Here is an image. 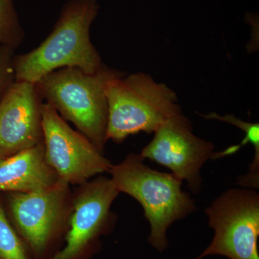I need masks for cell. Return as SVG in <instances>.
Instances as JSON below:
<instances>
[{
    "label": "cell",
    "mask_w": 259,
    "mask_h": 259,
    "mask_svg": "<svg viewBox=\"0 0 259 259\" xmlns=\"http://www.w3.org/2000/svg\"><path fill=\"white\" fill-rule=\"evenodd\" d=\"M100 0H69L61 8L49 36L33 50L13 59L15 81L36 83L63 68H78L94 74L103 67L90 39Z\"/></svg>",
    "instance_id": "6da1fadb"
},
{
    "label": "cell",
    "mask_w": 259,
    "mask_h": 259,
    "mask_svg": "<svg viewBox=\"0 0 259 259\" xmlns=\"http://www.w3.org/2000/svg\"><path fill=\"white\" fill-rule=\"evenodd\" d=\"M141 154L131 153L123 161L112 165L111 180L119 192L134 197L142 205L151 226L148 241L162 252L168 247L166 232L179 220L197 209L194 199L182 190L178 177L153 170Z\"/></svg>",
    "instance_id": "7a4b0ae2"
},
{
    "label": "cell",
    "mask_w": 259,
    "mask_h": 259,
    "mask_svg": "<svg viewBox=\"0 0 259 259\" xmlns=\"http://www.w3.org/2000/svg\"><path fill=\"white\" fill-rule=\"evenodd\" d=\"M120 73L105 66L94 74L78 68H63L44 76L35 85L42 100L103 153L108 120L106 84Z\"/></svg>",
    "instance_id": "3957f363"
},
{
    "label": "cell",
    "mask_w": 259,
    "mask_h": 259,
    "mask_svg": "<svg viewBox=\"0 0 259 259\" xmlns=\"http://www.w3.org/2000/svg\"><path fill=\"white\" fill-rule=\"evenodd\" d=\"M105 92L107 141L121 143L131 135L154 133L165 121L181 113L175 92L142 72L116 75L107 81Z\"/></svg>",
    "instance_id": "277c9868"
},
{
    "label": "cell",
    "mask_w": 259,
    "mask_h": 259,
    "mask_svg": "<svg viewBox=\"0 0 259 259\" xmlns=\"http://www.w3.org/2000/svg\"><path fill=\"white\" fill-rule=\"evenodd\" d=\"M70 185L60 180L37 192H12L9 207L18 234L35 259H46L66 232L71 212Z\"/></svg>",
    "instance_id": "5b68a950"
},
{
    "label": "cell",
    "mask_w": 259,
    "mask_h": 259,
    "mask_svg": "<svg viewBox=\"0 0 259 259\" xmlns=\"http://www.w3.org/2000/svg\"><path fill=\"white\" fill-rule=\"evenodd\" d=\"M214 235L194 259L220 255L229 259H259V195L254 190L232 189L205 209Z\"/></svg>",
    "instance_id": "8992f818"
},
{
    "label": "cell",
    "mask_w": 259,
    "mask_h": 259,
    "mask_svg": "<svg viewBox=\"0 0 259 259\" xmlns=\"http://www.w3.org/2000/svg\"><path fill=\"white\" fill-rule=\"evenodd\" d=\"M41 115L46 161L59 179L80 186L110 171V160L83 135L71 128L47 102L42 103Z\"/></svg>",
    "instance_id": "52a82bcc"
},
{
    "label": "cell",
    "mask_w": 259,
    "mask_h": 259,
    "mask_svg": "<svg viewBox=\"0 0 259 259\" xmlns=\"http://www.w3.org/2000/svg\"><path fill=\"white\" fill-rule=\"evenodd\" d=\"M119 191L105 177L80 185L72 194L64 246L48 259H84L111 220V206Z\"/></svg>",
    "instance_id": "ba28073f"
},
{
    "label": "cell",
    "mask_w": 259,
    "mask_h": 259,
    "mask_svg": "<svg viewBox=\"0 0 259 259\" xmlns=\"http://www.w3.org/2000/svg\"><path fill=\"white\" fill-rule=\"evenodd\" d=\"M213 149L214 145L196 136L190 121L180 113L155 131L152 141L143 148L141 155L166 166L197 193L202 185L201 168L212 158Z\"/></svg>",
    "instance_id": "9c48e42d"
},
{
    "label": "cell",
    "mask_w": 259,
    "mask_h": 259,
    "mask_svg": "<svg viewBox=\"0 0 259 259\" xmlns=\"http://www.w3.org/2000/svg\"><path fill=\"white\" fill-rule=\"evenodd\" d=\"M42 97L35 83L15 81L0 101V148L5 156L42 142Z\"/></svg>",
    "instance_id": "30bf717a"
},
{
    "label": "cell",
    "mask_w": 259,
    "mask_h": 259,
    "mask_svg": "<svg viewBox=\"0 0 259 259\" xmlns=\"http://www.w3.org/2000/svg\"><path fill=\"white\" fill-rule=\"evenodd\" d=\"M58 180L59 177L46 161L44 141L0 158V191L37 192L49 188Z\"/></svg>",
    "instance_id": "8fae6325"
},
{
    "label": "cell",
    "mask_w": 259,
    "mask_h": 259,
    "mask_svg": "<svg viewBox=\"0 0 259 259\" xmlns=\"http://www.w3.org/2000/svg\"><path fill=\"white\" fill-rule=\"evenodd\" d=\"M204 118L212 119L223 121L227 123L236 126L238 128L244 131L245 139L240 145L231 146L227 148L223 152L213 153L212 159L221 158L224 156H229L239 151L242 146L250 143L254 147L255 155L253 162L250 163L249 171L245 176L238 179V185L244 187H251V188L258 189L259 185V125L258 123H252V122H245V121L238 118L233 115H226L221 116L216 113H209L208 115H202Z\"/></svg>",
    "instance_id": "7c38bea8"
},
{
    "label": "cell",
    "mask_w": 259,
    "mask_h": 259,
    "mask_svg": "<svg viewBox=\"0 0 259 259\" xmlns=\"http://www.w3.org/2000/svg\"><path fill=\"white\" fill-rule=\"evenodd\" d=\"M0 259H30V253L12 226L0 201Z\"/></svg>",
    "instance_id": "4fadbf2b"
},
{
    "label": "cell",
    "mask_w": 259,
    "mask_h": 259,
    "mask_svg": "<svg viewBox=\"0 0 259 259\" xmlns=\"http://www.w3.org/2000/svg\"><path fill=\"white\" fill-rule=\"evenodd\" d=\"M25 37L13 0H0V44L18 47Z\"/></svg>",
    "instance_id": "5bb4252c"
},
{
    "label": "cell",
    "mask_w": 259,
    "mask_h": 259,
    "mask_svg": "<svg viewBox=\"0 0 259 259\" xmlns=\"http://www.w3.org/2000/svg\"><path fill=\"white\" fill-rule=\"evenodd\" d=\"M13 48L7 47L0 53V90L3 88L5 79L10 74L15 75L13 60L11 59V53Z\"/></svg>",
    "instance_id": "9a60e30c"
},
{
    "label": "cell",
    "mask_w": 259,
    "mask_h": 259,
    "mask_svg": "<svg viewBox=\"0 0 259 259\" xmlns=\"http://www.w3.org/2000/svg\"><path fill=\"white\" fill-rule=\"evenodd\" d=\"M7 157V156H5L4 152H3V150H2V148H0V158Z\"/></svg>",
    "instance_id": "2e32d148"
}]
</instances>
